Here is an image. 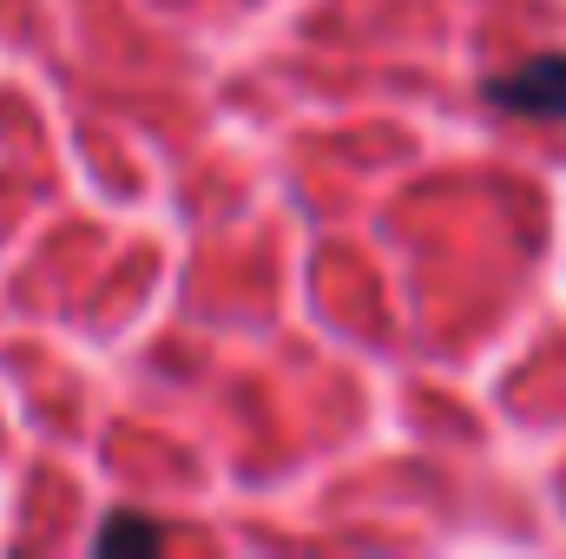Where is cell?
<instances>
[{
	"label": "cell",
	"mask_w": 566,
	"mask_h": 559,
	"mask_svg": "<svg viewBox=\"0 0 566 559\" xmlns=\"http://www.w3.org/2000/svg\"><path fill=\"white\" fill-rule=\"evenodd\" d=\"M119 547H158V527L151 520H126V514L106 520L99 527V553H119Z\"/></svg>",
	"instance_id": "cell-2"
},
{
	"label": "cell",
	"mask_w": 566,
	"mask_h": 559,
	"mask_svg": "<svg viewBox=\"0 0 566 559\" xmlns=\"http://www.w3.org/2000/svg\"><path fill=\"white\" fill-rule=\"evenodd\" d=\"M507 113H527V119H566V53H547V60H527L514 73H501L488 86Z\"/></svg>",
	"instance_id": "cell-1"
}]
</instances>
